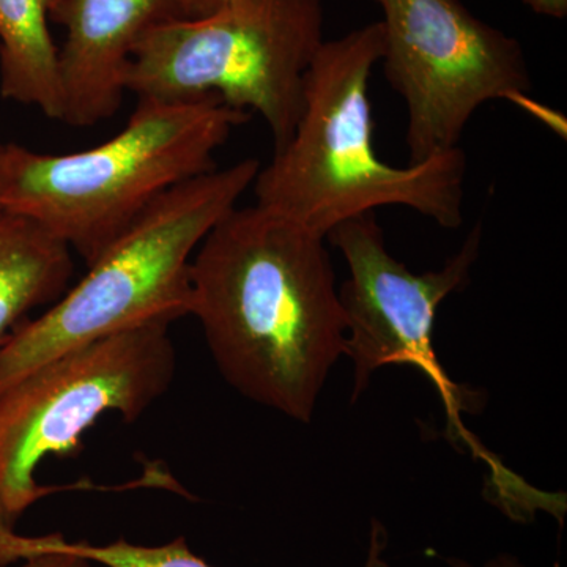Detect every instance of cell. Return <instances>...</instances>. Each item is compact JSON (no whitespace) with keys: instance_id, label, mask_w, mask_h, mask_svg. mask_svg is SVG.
<instances>
[{"instance_id":"6da1fadb","label":"cell","mask_w":567,"mask_h":567,"mask_svg":"<svg viewBox=\"0 0 567 567\" xmlns=\"http://www.w3.org/2000/svg\"><path fill=\"white\" fill-rule=\"evenodd\" d=\"M327 237L259 205L235 207L189 267L188 316L245 398L309 423L346 352L347 322Z\"/></svg>"},{"instance_id":"7a4b0ae2","label":"cell","mask_w":567,"mask_h":567,"mask_svg":"<svg viewBox=\"0 0 567 567\" xmlns=\"http://www.w3.org/2000/svg\"><path fill=\"white\" fill-rule=\"evenodd\" d=\"M382 54V21L324 40L306 73L292 136L252 183L256 205L323 237L388 205L415 210L445 229L464 224L461 147L406 166L377 153L369 82Z\"/></svg>"},{"instance_id":"3957f363","label":"cell","mask_w":567,"mask_h":567,"mask_svg":"<svg viewBox=\"0 0 567 567\" xmlns=\"http://www.w3.org/2000/svg\"><path fill=\"white\" fill-rule=\"evenodd\" d=\"M251 117L215 100L137 99L99 147L47 155L2 144L0 210L31 219L89 267L164 193L215 171V153Z\"/></svg>"},{"instance_id":"277c9868","label":"cell","mask_w":567,"mask_h":567,"mask_svg":"<svg viewBox=\"0 0 567 567\" xmlns=\"http://www.w3.org/2000/svg\"><path fill=\"white\" fill-rule=\"evenodd\" d=\"M246 158L174 186L89 265V274L0 347V395L63 354L153 319L188 316L197 246L251 188Z\"/></svg>"},{"instance_id":"5b68a950","label":"cell","mask_w":567,"mask_h":567,"mask_svg":"<svg viewBox=\"0 0 567 567\" xmlns=\"http://www.w3.org/2000/svg\"><path fill=\"white\" fill-rule=\"evenodd\" d=\"M323 3L229 0L210 17L156 25L133 52L126 92L256 112L278 151L297 126L306 73L324 43Z\"/></svg>"},{"instance_id":"8992f818","label":"cell","mask_w":567,"mask_h":567,"mask_svg":"<svg viewBox=\"0 0 567 567\" xmlns=\"http://www.w3.org/2000/svg\"><path fill=\"white\" fill-rule=\"evenodd\" d=\"M153 319L44 364L0 395V528L54 487L37 483L48 457L80 451L82 435L106 413L137 420L173 383L171 324Z\"/></svg>"},{"instance_id":"52a82bcc","label":"cell","mask_w":567,"mask_h":567,"mask_svg":"<svg viewBox=\"0 0 567 567\" xmlns=\"http://www.w3.org/2000/svg\"><path fill=\"white\" fill-rule=\"evenodd\" d=\"M385 76L406 107L410 164L458 147L483 104L507 100L537 117L524 48L461 0H380Z\"/></svg>"},{"instance_id":"ba28073f","label":"cell","mask_w":567,"mask_h":567,"mask_svg":"<svg viewBox=\"0 0 567 567\" xmlns=\"http://www.w3.org/2000/svg\"><path fill=\"white\" fill-rule=\"evenodd\" d=\"M481 234L477 224L442 270L423 275L391 256L374 213L339 224L327 235L350 271L339 298L347 322L344 354L353 363V401L383 365L409 364L432 380L450 409L464 406L458 388L436 360L432 333L440 305L468 282Z\"/></svg>"},{"instance_id":"9c48e42d","label":"cell","mask_w":567,"mask_h":567,"mask_svg":"<svg viewBox=\"0 0 567 567\" xmlns=\"http://www.w3.org/2000/svg\"><path fill=\"white\" fill-rule=\"evenodd\" d=\"M174 20H181L175 0H55L51 21L65 29L61 122L87 128L115 115L137 44Z\"/></svg>"},{"instance_id":"30bf717a","label":"cell","mask_w":567,"mask_h":567,"mask_svg":"<svg viewBox=\"0 0 567 567\" xmlns=\"http://www.w3.org/2000/svg\"><path fill=\"white\" fill-rule=\"evenodd\" d=\"M71 275L69 246L31 219L0 210V347L32 311L62 297Z\"/></svg>"},{"instance_id":"8fae6325","label":"cell","mask_w":567,"mask_h":567,"mask_svg":"<svg viewBox=\"0 0 567 567\" xmlns=\"http://www.w3.org/2000/svg\"><path fill=\"white\" fill-rule=\"evenodd\" d=\"M55 0H0V95L62 121L59 48L50 32Z\"/></svg>"},{"instance_id":"7c38bea8","label":"cell","mask_w":567,"mask_h":567,"mask_svg":"<svg viewBox=\"0 0 567 567\" xmlns=\"http://www.w3.org/2000/svg\"><path fill=\"white\" fill-rule=\"evenodd\" d=\"M47 550L66 551L103 567H213L192 551L185 537H177L162 546H140L125 539L91 544L69 540L62 535L21 536L14 529L0 528V567ZM364 567L390 566L383 559L368 557Z\"/></svg>"},{"instance_id":"4fadbf2b","label":"cell","mask_w":567,"mask_h":567,"mask_svg":"<svg viewBox=\"0 0 567 567\" xmlns=\"http://www.w3.org/2000/svg\"><path fill=\"white\" fill-rule=\"evenodd\" d=\"M20 567H103L66 551L47 550L22 559Z\"/></svg>"},{"instance_id":"5bb4252c","label":"cell","mask_w":567,"mask_h":567,"mask_svg":"<svg viewBox=\"0 0 567 567\" xmlns=\"http://www.w3.org/2000/svg\"><path fill=\"white\" fill-rule=\"evenodd\" d=\"M229 0H175L178 18L181 20H200V18L210 17L226 6Z\"/></svg>"},{"instance_id":"9a60e30c","label":"cell","mask_w":567,"mask_h":567,"mask_svg":"<svg viewBox=\"0 0 567 567\" xmlns=\"http://www.w3.org/2000/svg\"><path fill=\"white\" fill-rule=\"evenodd\" d=\"M525 3L543 17L561 20L567 14V0H524Z\"/></svg>"},{"instance_id":"2e32d148","label":"cell","mask_w":567,"mask_h":567,"mask_svg":"<svg viewBox=\"0 0 567 567\" xmlns=\"http://www.w3.org/2000/svg\"><path fill=\"white\" fill-rule=\"evenodd\" d=\"M447 565L451 567H473L470 563L464 561L461 558H447ZM486 567H525L516 557L511 555H498V557L492 558L487 563Z\"/></svg>"},{"instance_id":"e0dca14e","label":"cell","mask_w":567,"mask_h":567,"mask_svg":"<svg viewBox=\"0 0 567 567\" xmlns=\"http://www.w3.org/2000/svg\"><path fill=\"white\" fill-rule=\"evenodd\" d=\"M0 153H2V144H0Z\"/></svg>"},{"instance_id":"ac0fdd59","label":"cell","mask_w":567,"mask_h":567,"mask_svg":"<svg viewBox=\"0 0 567 567\" xmlns=\"http://www.w3.org/2000/svg\"><path fill=\"white\" fill-rule=\"evenodd\" d=\"M375 2H377V3H379V2H380V0H375Z\"/></svg>"}]
</instances>
